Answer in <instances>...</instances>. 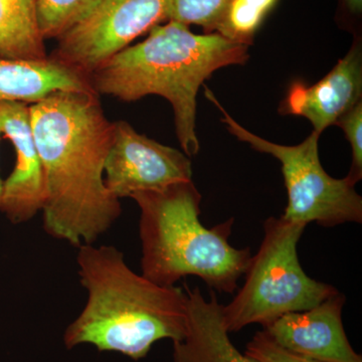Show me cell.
I'll return each instance as SVG.
<instances>
[{
  "label": "cell",
  "instance_id": "13",
  "mask_svg": "<svg viewBox=\"0 0 362 362\" xmlns=\"http://www.w3.org/2000/svg\"><path fill=\"white\" fill-rule=\"evenodd\" d=\"M62 90H94L89 78L49 56L42 61L0 59V102L30 105Z\"/></svg>",
  "mask_w": 362,
  "mask_h": 362
},
{
  "label": "cell",
  "instance_id": "18",
  "mask_svg": "<svg viewBox=\"0 0 362 362\" xmlns=\"http://www.w3.org/2000/svg\"><path fill=\"white\" fill-rule=\"evenodd\" d=\"M335 125L341 128L351 146L352 162L346 177L356 185L362 177V102L340 117Z\"/></svg>",
  "mask_w": 362,
  "mask_h": 362
},
{
  "label": "cell",
  "instance_id": "6",
  "mask_svg": "<svg viewBox=\"0 0 362 362\" xmlns=\"http://www.w3.org/2000/svg\"><path fill=\"white\" fill-rule=\"evenodd\" d=\"M206 96L221 111V121L240 141L280 161L287 189L288 204L282 218L292 223H316L333 228L346 223H362V199L356 185L345 176L334 178L326 173L319 158L320 135L312 132L294 146L277 144L259 137L233 120L214 93L204 87Z\"/></svg>",
  "mask_w": 362,
  "mask_h": 362
},
{
  "label": "cell",
  "instance_id": "17",
  "mask_svg": "<svg viewBox=\"0 0 362 362\" xmlns=\"http://www.w3.org/2000/svg\"><path fill=\"white\" fill-rule=\"evenodd\" d=\"M230 2V0H170L168 21L187 26L199 25L206 33H214Z\"/></svg>",
  "mask_w": 362,
  "mask_h": 362
},
{
  "label": "cell",
  "instance_id": "10",
  "mask_svg": "<svg viewBox=\"0 0 362 362\" xmlns=\"http://www.w3.org/2000/svg\"><path fill=\"white\" fill-rule=\"evenodd\" d=\"M346 298L338 292L309 310L285 314L264 331L288 351L321 362H362L342 322Z\"/></svg>",
  "mask_w": 362,
  "mask_h": 362
},
{
  "label": "cell",
  "instance_id": "11",
  "mask_svg": "<svg viewBox=\"0 0 362 362\" xmlns=\"http://www.w3.org/2000/svg\"><path fill=\"white\" fill-rule=\"evenodd\" d=\"M361 97L362 45L361 37H356L349 52L316 84L293 83L279 112L304 117L314 132L321 135L361 102Z\"/></svg>",
  "mask_w": 362,
  "mask_h": 362
},
{
  "label": "cell",
  "instance_id": "21",
  "mask_svg": "<svg viewBox=\"0 0 362 362\" xmlns=\"http://www.w3.org/2000/svg\"><path fill=\"white\" fill-rule=\"evenodd\" d=\"M0 117H1V106H0ZM1 129H0V137H1ZM2 192H4V180L0 177V202H1Z\"/></svg>",
  "mask_w": 362,
  "mask_h": 362
},
{
  "label": "cell",
  "instance_id": "19",
  "mask_svg": "<svg viewBox=\"0 0 362 362\" xmlns=\"http://www.w3.org/2000/svg\"><path fill=\"white\" fill-rule=\"evenodd\" d=\"M245 354L259 362H321L288 351L274 341L264 330L257 332L247 343Z\"/></svg>",
  "mask_w": 362,
  "mask_h": 362
},
{
  "label": "cell",
  "instance_id": "3",
  "mask_svg": "<svg viewBox=\"0 0 362 362\" xmlns=\"http://www.w3.org/2000/svg\"><path fill=\"white\" fill-rule=\"evenodd\" d=\"M249 45L218 33L197 35L189 26L168 21L148 32L146 39L129 45L101 64L90 75L99 96L133 102L149 95L168 100L175 114L176 136L183 153L197 156V98L214 71L245 65Z\"/></svg>",
  "mask_w": 362,
  "mask_h": 362
},
{
  "label": "cell",
  "instance_id": "4",
  "mask_svg": "<svg viewBox=\"0 0 362 362\" xmlns=\"http://www.w3.org/2000/svg\"><path fill=\"white\" fill-rule=\"evenodd\" d=\"M140 209L142 275L164 287L187 276L201 278L209 289L233 294L245 275L252 252L230 244L235 218L206 228L202 194L194 181L131 195Z\"/></svg>",
  "mask_w": 362,
  "mask_h": 362
},
{
  "label": "cell",
  "instance_id": "15",
  "mask_svg": "<svg viewBox=\"0 0 362 362\" xmlns=\"http://www.w3.org/2000/svg\"><path fill=\"white\" fill-rule=\"evenodd\" d=\"M278 2L279 0H230L216 33L226 40L250 47Z\"/></svg>",
  "mask_w": 362,
  "mask_h": 362
},
{
  "label": "cell",
  "instance_id": "2",
  "mask_svg": "<svg viewBox=\"0 0 362 362\" xmlns=\"http://www.w3.org/2000/svg\"><path fill=\"white\" fill-rule=\"evenodd\" d=\"M78 249V277L87 302L64 333L66 349L92 344L99 351L139 361L159 340L185 337L187 308L182 289L157 285L135 273L116 247L93 244Z\"/></svg>",
  "mask_w": 362,
  "mask_h": 362
},
{
  "label": "cell",
  "instance_id": "5",
  "mask_svg": "<svg viewBox=\"0 0 362 362\" xmlns=\"http://www.w3.org/2000/svg\"><path fill=\"white\" fill-rule=\"evenodd\" d=\"M305 228L282 216L267 218L263 240L250 259L244 285L230 303L223 305L228 333L251 324L265 328L285 314L309 310L339 292L302 269L297 247Z\"/></svg>",
  "mask_w": 362,
  "mask_h": 362
},
{
  "label": "cell",
  "instance_id": "9",
  "mask_svg": "<svg viewBox=\"0 0 362 362\" xmlns=\"http://www.w3.org/2000/svg\"><path fill=\"white\" fill-rule=\"evenodd\" d=\"M0 129L16 151L13 173L4 181L0 211L9 223L21 225L42 213L45 202L44 168L33 137L30 105L0 102Z\"/></svg>",
  "mask_w": 362,
  "mask_h": 362
},
{
  "label": "cell",
  "instance_id": "8",
  "mask_svg": "<svg viewBox=\"0 0 362 362\" xmlns=\"http://www.w3.org/2000/svg\"><path fill=\"white\" fill-rule=\"evenodd\" d=\"M113 124L104 181L117 199L192 180V161L182 151L140 134L126 121Z\"/></svg>",
  "mask_w": 362,
  "mask_h": 362
},
{
  "label": "cell",
  "instance_id": "7",
  "mask_svg": "<svg viewBox=\"0 0 362 362\" xmlns=\"http://www.w3.org/2000/svg\"><path fill=\"white\" fill-rule=\"evenodd\" d=\"M169 6L170 0H101L87 20L58 39L49 57L90 78L105 61L168 21Z\"/></svg>",
  "mask_w": 362,
  "mask_h": 362
},
{
  "label": "cell",
  "instance_id": "16",
  "mask_svg": "<svg viewBox=\"0 0 362 362\" xmlns=\"http://www.w3.org/2000/svg\"><path fill=\"white\" fill-rule=\"evenodd\" d=\"M101 0H35L40 33L45 40L59 39L94 13Z\"/></svg>",
  "mask_w": 362,
  "mask_h": 362
},
{
  "label": "cell",
  "instance_id": "20",
  "mask_svg": "<svg viewBox=\"0 0 362 362\" xmlns=\"http://www.w3.org/2000/svg\"><path fill=\"white\" fill-rule=\"evenodd\" d=\"M342 13L347 18L354 21H358L362 14V0H340Z\"/></svg>",
  "mask_w": 362,
  "mask_h": 362
},
{
  "label": "cell",
  "instance_id": "12",
  "mask_svg": "<svg viewBox=\"0 0 362 362\" xmlns=\"http://www.w3.org/2000/svg\"><path fill=\"white\" fill-rule=\"evenodd\" d=\"M185 287L187 330L185 337L173 341V362H259L240 354L230 341L216 292L211 290L206 298L199 287Z\"/></svg>",
  "mask_w": 362,
  "mask_h": 362
},
{
  "label": "cell",
  "instance_id": "1",
  "mask_svg": "<svg viewBox=\"0 0 362 362\" xmlns=\"http://www.w3.org/2000/svg\"><path fill=\"white\" fill-rule=\"evenodd\" d=\"M45 180L42 228L74 247L93 245L122 214L105 185L114 124L93 90H62L30 105Z\"/></svg>",
  "mask_w": 362,
  "mask_h": 362
},
{
  "label": "cell",
  "instance_id": "14",
  "mask_svg": "<svg viewBox=\"0 0 362 362\" xmlns=\"http://www.w3.org/2000/svg\"><path fill=\"white\" fill-rule=\"evenodd\" d=\"M45 42L35 0H0V59L42 61Z\"/></svg>",
  "mask_w": 362,
  "mask_h": 362
}]
</instances>
